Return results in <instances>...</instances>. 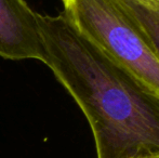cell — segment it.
I'll use <instances>...</instances> for the list:
<instances>
[{
    "label": "cell",
    "instance_id": "cell-3",
    "mask_svg": "<svg viewBox=\"0 0 159 158\" xmlns=\"http://www.w3.org/2000/svg\"><path fill=\"white\" fill-rule=\"evenodd\" d=\"M0 56L46 63L39 14L25 0H0Z\"/></svg>",
    "mask_w": 159,
    "mask_h": 158
},
{
    "label": "cell",
    "instance_id": "cell-1",
    "mask_svg": "<svg viewBox=\"0 0 159 158\" xmlns=\"http://www.w3.org/2000/svg\"><path fill=\"white\" fill-rule=\"evenodd\" d=\"M46 65L92 130L98 158H159V97L106 57L63 14L40 15Z\"/></svg>",
    "mask_w": 159,
    "mask_h": 158
},
{
    "label": "cell",
    "instance_id": "cell-2",
    "mask_svg": "<svg viewBox=\"0 0 159 158\" xmlns=\"http://www.w3.org/2000/svg\"><path fill=\"white\" fill-rule=\"evenodd\" d=\"M61 1L81 36L159 97V57L117 0Z\"/></svg>",
    "mask_w": 159,
    "mask_h": 158
},
{
    "label": "cell",
    "instance_id": "cell-5",
    "mask_svg": "<svg viewBox=\"0 0 159 158\" xmlns=\"http://www.w3.org/2000/svg\"><path fill=\"white\" fill-rule=\"evenodd\" d=\"M151 1H156V2H159V0H151Z\"/></svg>",
    "mask_w": 159,
    "mask_h": 158
},
{
    "label": "cell",
    "instance_id": "cell-4",
    "mask_svg": "<svg viewBox=\"0 0 159 158\" xmlns=\"http://www.w3.org/2000/svg\"><path fill=\"white\" fill-rule=\"evenodd\" d=\"M117 1L159 57V2L151 0Z\"/></svg>",
    "mask_w": 159,
    "mask_h": 158
}]
</instances>
